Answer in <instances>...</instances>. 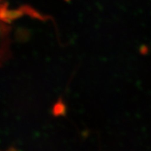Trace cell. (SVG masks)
Segmentation results:
<instances>
[{
    "instance_id": "1",
    "label": "cell",
    "mask_w": 151,
    "mask_h": 151,
    "mask_svg": "<svg viewBox=\"0 0 151 151\" xmlns=\"http://www.w3.org/2000/svg\"><path fill=\"white\" fill-rule=\"evenodd\" d=\"M4 39H5V28L3 25V24L0 22V52L4 46Z\"/></svg>"
},
{
    "instance_id": "2",
    "label": "cell",
    "mask_w": 151,
    "mask_h": 151,
    "mask_svg": "<svg viewBox=\"0 0 151 151\" xmlns=\"http://www.w3.org/2000/svg\"><path fill=\"white\" fill-rule=\"evenodd\" d=\"M53 113L55 116H59L63 113H65V108L63 107V105H60V104H56L55 106L54 109H53Z\"/></svg>"
}]
</instances>
